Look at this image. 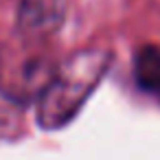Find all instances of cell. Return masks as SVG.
<instances>
[{"label":"cell","instance_id":"7a4b0ae2","mask_svg":"<svg viewBox=\"0 0 160 160\" xmlns=\"http://www.w3.org/2000/svg\"><path fill=\"white\" fill-rule=\"evenodd\" d=\"M68 11V0H22L18 9V29L31 38L55 33Z\"/></svg>","mask_w":160,"mask_h":160},{"label":"cell","instance_id":"3957f363","mask_svg":"<svg viewBox=\"0 0 160 160\" xmlns=\"http://www.w3.org/2000/svg\"><path fill=\"white\" fill-rule=\"evenodd\" d=\"M136 77H138V83L160 97V51L156 48H145L138 59H136Z\"/></svg>","mask_w":160,"mask_h":160},{"label":"cell","instance_id":"6da1fadb","mask_svg":"<svg viewBox=\"0 0 160 160\" xmlns=\"http://www.w3.org/2000/svg\"><path fill=\"white\" fill-rule=\"evenodd\" d=\"M112 53L105 48H83L55 68L51 81L40 94L38 123L44 129L68 125L105 77Z\"/></svg>","mask_w":160,"mask_h":160}]
</instances>
